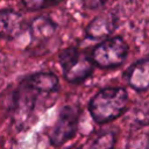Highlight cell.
Masks as SVG:
<instances>
[{
    "label": "cell",
    "mask_w": 149,
    "mask_h": 149,
    "mask_svg": "<svg viewBox=\"0 0 149 149\" xmlns=\"http://www.w3.org/2000/svg\"><path fill=\"white\" fill-rule=\"evenodd\" d=\"M61 1H63V0H49V2H50L51 5H56V3L61 2Z\"/></svg>",
    "instance_id": "4fadbf2b"
},
{
    "label": "cell",
    "mask_w": 149,
    "mask_h": 149,
    "mask_svg": "<svg viewBox=\"0 0 149 149\" xmlns=\"http://www.w3.org/2000/svg\"><path fill=\"white\" fill-rule=\"evenodd\" d=\"M26 80L42 94H50L58 90L59 81L56 74L51 72H36L24 77Z\"/></svg>",
    "instance_id": "9c48e42d"
},
{
    "label": "cell",
    "mask_w": 149,
    "mask_h": 149,
    "mask_svg": "<svg viewBox=\"0 0 149 149\" xmlns=\"http://www.w3.org/2000/svg\"><path fill=\"white\" fill-rule=\"evenodd\" d=\"M128 93L123 87H105L90 101L88 112L97 123L118 119L127 108Z\"/></svg>",
    "instance_id": "6da1fadb"
},
{
    "label": "cell",
    "mask_w": 149,
    "mask_h": 149,
    "mask_svg": "<svg viewBox=\"0 0 149 149\" xmlns=\"http://www.w3.org/2000/svg\"><path fill=\"white\" fill-rule=\"evenodd\" d=\"M108 0H83V6L86 9L90 10H95L101 8Z\"/></svg>",
    "instance_id": "7c38bea8"
},
{
    "label": "cell",
    "mask_w": 149,
    "mask_h": 149,
    "mask_svg": "<svg viewBox=\"0 0 149 149\" xmlns=\"http://www.w3.org/2000/svg\"><path fill=\"white\" fill-rule=\"evenodd\" d=\"M125 79L136 91H146L149 86V62L142 58L133 63L125 72Z\"/></svg>",
    "instance_id": "52a82bcc"
},
{
    "label": "cell",
    "mask_w": 149,
    "mask_h": 149,
    "mask_svg": "<svg viewBox=\"0 0 149 149\" xmlns=\"http://www.w3.org/2000/svg\"><path fill=\"white\" fill-rule=\"evenodd\" d=\"M116 136L113 132H104L94 139L90 149H114Z\"/></svg>",
    "instance_id": "30bf717a"
},
{
    "label": "cell",
    "mask_w": 149,
    "mask_h": 149,
    "mask_svg": "<svg viewBox=\"0 0 149 149\" xmlns=\"http://www.w3.org/2000/svg\"><path fill=\"white\" fill-rule=\"evenodd\" d=\"M22 2L28 10H40L48 6H51L49 0H22Z\"/></svg>",
    "instance_id": "8fae6325"
},
{
    "label": "cell",
    "mask_w": 149,
    "mask_h": 149,
    "mask_svg": "<svg viewBox=\"0 0 149 149\" xmlns=\"http://www.w3.org/2000/svg\"><path fill=\"white\" fill-rule=\"evenodd\" d=\"M128 44L120 36H113L98 43L90 56L94 65L101 69H114L123 64L128 56Z\"/></svg>",
    "instance_id": "3957f363"
},
{
    "label": "cell",
    "mask_w": 149,
    "mask_h": 149,
    "mask_svg": "<svg viewBox=\"0 0 149 149\" xmlns=\"http://www.w3.org/2000/svg\"><path fill=\"white\" fill-rule=\"evenodd\" d=\"M56 23L48 16L41 15L35 17L29 23V33L31 41L35 43L48 41L56 31Z\"/></svg>",
    "instance_id": "ba28073f"
},
{
    "label": "cell",
    "mask_w": 149,
    "mask_h": 149,
    "mask_svg": "<svg viewBox=\"0 0 149 149\" xmlns=\"http://www.w3.org/2000/svg\"><path fill=\"white\" fill-rule=\"evenodd\" d=\"M69 149H79V148H77V147H71V148H69Z\"/></svg>",
    "instance_id": "5bb4252c"
},
{
    "label": "cell",
    "mask_w": 149,
    "mask_h": 149,
    "mask_svg": "<svg viewBox=\"0 0 149 149\" xmlns=\"http://www.w3.org/2000/svg\"><path fill=\"white\" fill-rule=\"evenodd\" d=\"M58 62L65 80L74 84L87 79L94 69L90 54L77 47L63 49L58 55Z\"/></svg>",
    "instance_id": "7a4b0ae2"
},
{
    "label": "cell",
    "mask_w": 149,
    "mask_h": 149,
    "mask_svg": "<svg viewBox=\"0 0 149 149\" xmlns=\"http://www.w3.org/2000/svg\"><path fill=\"white\" fill-rule=\"evenodd\" d=\"M79 109L76 106L66 105L62 107L58 118L49 133V141L51 146L59 147L71 140L78 129Z\"/></svg>",
    "instance_id": "277c9868"
},
{
    "label": "cell",
    "mask_w": 149,
    "mask_h": 149,
    "mask_svg": "<svg viewBox=\"0 0 149 149\" xmlns=\"http://www.w3.org/2000/svg\"><path fill=\"white\" fill-rule=\"evenodd\" d=\"M24 29V17L21 13L13 9L0 10V37L13 40L21 35Z\"/></svg>",
    "instance_id": "5b68a950"
},
{
    "label": "cell",
    "mask_w": 149,
    "mask_h": 149,
    "mask_svg": "<svg viewBox=\"0 0 149 149\" xmlns=\"http://www.w3.org/2000/svg\"><path fill=\"white\" fill-rule=\"evenodd\" d=\"M118 26V19L112 13L97 15L85 28L86 35L94 40H100L109 36Z\"/></svg>",
    "instance_id": "8992f818"
}]
</instances>
